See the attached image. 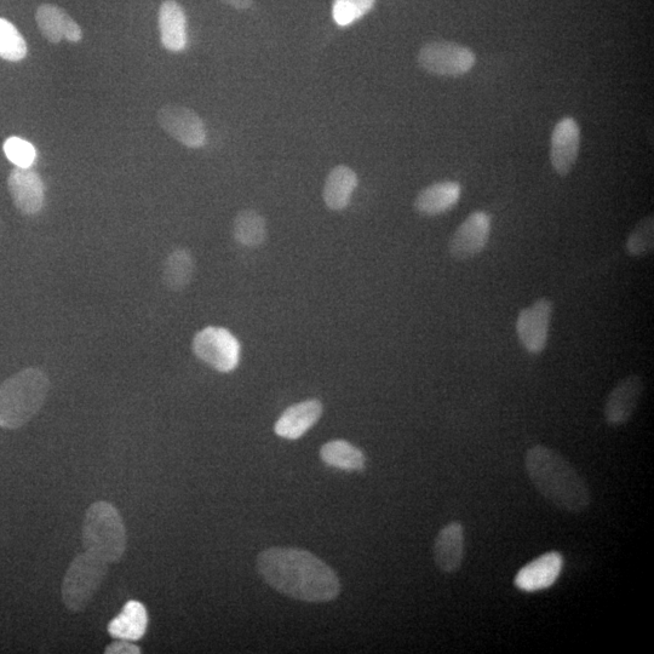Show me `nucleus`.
Here are the masks:
<instances>
[{"instance_id":"nucleus-8","label":"nucleus","mask_w":654,"mask_h":654,"mask_svg":"<svg viewBox=\"0 0 654 654\" xmlns=\"http://www.w3.org/2000/svg\"><path fill=\"white\" fill-rule=\"evenodd\" d=\"M158 123L166 134L181 145L197 149L205 146L206 129L203 119L191 108L166 105L159 109Z\"/></svg>"},{"instance_id":"nucleus-10","label":"nucleus","mask_w":654,"mask_h":654,"mask_svg":"<svg viewBox=\"0 0 654 654\" xmlns=\"http://www.w3.org/2000/svg\"><path fill=\"white\" fill-rule=\"evenodd\" d=\"M491 226V217L486 212H473L452 235L449 252L453 260L467 261L478 256L489 243Z\"/></svg>"},{"instance_id":"nucleus-25","label":"nucleus","mask_w":654,"mask_h":654,"mask_svg":"<svg viewBox=\"0 0 654 654\" xmlns=\"http://www.w3.org/2000/svg\"><path fill=\"white\" fill-rule=\"evenodd\" d=\"M27 43L10 21L0 17V59L19 62L26 59Z\"/></svg>"},{"instance_id":"nucleus-7","label":"nucleus","mask_w":654,"mask_h":654,"mask_svg":"<svg viewBox=\"0 0 654 654\" xmlns=\"http://www.w3.org/2000/svg\"><path fill=\"white\" fill-rule=\"evenodd\" d=\"M423 71L439 77H461L475 66L473 50L451 42H432L423 47L417 56Z\"/></svg>"},{"instance_id":"nucleus-17","label":"nucleus","mask_w":654,"mask_h":654,"mask_svg":"<svg viewBox=\"0 0 654 654\" xmlns=\"http://www.w3.org/2000/svg\"><path fill=\"white\" fill-rule=\"evenodd\" d=\"M323 415V404L319 400H307L286 409L274 426L280 438L297 440L315 426Z\"/></svg>"},{"instance_id":"nucleus-13","label":"nucleus","mask_w":654,"mask_h":654,"mask_svg":"<svg viewBox=\"0 0 654 654\" xmlns=\"http://www.w3.org/2000/svg\"><path fill=\"white\" fill-rule=\"evenodd\" d=\"M581 148V129L575 119L567 117L556 124L550 146V160L556 174L565 177L577 163Z\"/></svg>"},{"instance_id":"nucleus-27","label":"nucleus","mask_w":654,"mask_h":654,"mask_svg":"<svg viewBox=\"0 0 654 654\" xmlns=\"http://www.w3.org/2000/svg\"><path fill=\"white\" fill-rule=\"evenodd\" d=\"M376 0H335L332 17L338 26L347 27L374 8Z\"/></svg>"},{"instance_id":"nucleus-29","label":"nucleus","mask_w":654,"mask_h":654,"mask_svg":"<svg viewBox=\"0 0 654 654\" xmlns=\"http://www.w3.org/2000/svg\"><path fill=\"white\" fill-rule=\"evenodd\" d=\"M141 648L133 644V641L120 640L112 642L106 647V654H140Z\"/></svg>"},{"instance_id":"nucleus-5","label":"nucleus","mask_w":654,"mask_h":654,"mask_svg":"<svg viewBox=\"0 0 654 654\" xmlns=\"http://www.w3.org/2000/svg\"><path fill=\"white\" fill-rule=\"evenodd\" d=\"M108 573V564L89 552L76 556L63 577V605L73 613L83 612L99 592Z\"/></svg>"},{"instance_id":"nucleus-6","label":"nucleus","mask_w":654,"mask_h":654,"mask_svg":"<svg viewBox=\"0 0 654 654\" xmlns=\"http://www.w3.org/2000/svg\"><path fill=\"white\" fill-rule=\"evenodd\" d=\"M193 352L212 369L228 374L239 366L242 346L225 327L209 326L195 335Z\"/></svg>"},{"instance_id":"nucleus-1","label":"nucleus","mask_w":654,"mask_h":654,"mask_svg":"<svg viewBox=\"0 0 654 654\" xmlns=\"http://www.w3.org/2000/svg\"><path fill=\"white\" fill-rule=\"evenodd\" d=\"M263 581L279 593L306 602H329L340 595L336 572L307 550L271 548L257 558Z\"/></svg>"},{"instance_id":"nucleus-28","label":"nucleus","mask_w":654,"mask_h":654,"mask_svg":"<svg viewBox=\"0 0 654 654\" xmlns=\"http://www.w3.org/2000/svg\"><path fill=\"white\" fill-rule=\"evenodd\" d=\"M3 148L5 156L16 165V168L28 169L36 162V147L21 137H9Z\"/></svg>"},{"instance_id":"nucleus-23","label":"nucleus","mask_w":654,"mask_h":654,"mask_svg":"<svg viewBox=\"0 0 654 654\" xmlns=\"http://www.w3.org/2000/svg\"><path fill=\"white\" fill-rule=\"evenodd\" d=\"M321 460L327 466L346 472H359L366 464L364 453L346 440H332L320 450Z\"/></svg>"},{"instance_id":"nucleus-4","label":"nucleus","mask_w":654,"mask_h":654,"mask_svg":"<svg viewBox=\"0 0 654 654\" xmlns=\"http://www.w3.org/2000/svg\"><path fill=\"white\" fill-rule=\"evenodd\" d=\"M83 545L107 564H117L126 552V530L122 514L108 502H96L86 510L83 521Z\"/></svg>"},{"instance_id":"nucleus-15","label":"nucleus","mask_w":654,"mask_h":654,"mask_svg":"<svg viewBox=\"0 0 654 654\" xmlns=\"http://www.w3.org/2000/svg\"><path fill=\"white\" fill-rule=\"evenodd\" d=\"M466 550V535L462 522L453 521L440 530L434 543L436 567L445 575H455L461 570Z\"/></svg>"},{"instance_id":"nucleus-20","label":"nucleus","mask_w":654,"mask_h":654,"mask_svg":"<svg viewBox=\"0 0 654 654\" xmlns=\"http://www.w3.org/2000/svg\"><path fill=\"white\" fill-rule=\"evenodd\" d=\"M357 187V172L346 165L336 166L327 176L324 186L323 198L327 208L334 211L346 209Z\"/></svg>"},{"instance_id":"nucleus-19","label":"nucleus","mask_w":654,"mask_h":654,"mask_svg":"<svg viewBox=\"0 0 654 654\" xmlns=\"http://www.w3.org/2000/svg\"><path fill=\"white\" fill-rule=\"evenodd\" d=\"M461 194L460 183L452 181L434 183L417 195L415 208L424 216L445 214L458 203Z\"/></svg>"},{"instance_id":"nucleus-9","label":"nucleus","mask_w":654,"mask_h":654,"mask_svg":"<svg viewBox=\"0 0 654 654\" xmlns=\"http://www.w3.org/2000/svg\"><path fill=\"white\" fill-rule=\"evenodd\" d=\"M554 306L548 298H539L531 307L522 309L516 320V334L521 346L530 354H541L547 347Z\"/></svg>"},{"instance_id":"nucleus-22","label":"nucleus","mask_w":654,"mask_h":654,"mask_svg":"<svg viewBox=\"0 0 654 654\" xmlns=\"http://www.w3.org/2000/svg\"><path fill=\"white\" fill-rule=\"evenodd\" d=\"M195 273V261L192 252L176 249L165 258L163 265V284L174 292L186 290L191 285Z\"/></svg>"},{"instance_id":"nucleus-18","label":"nucleus","mask_w":654,"mask_h":654,"mask_svg":"<svg viewBox=\"0 0 654 654\" xmlns=\"http://www.w3.org/2000/svg\"><path fill=\"white\" fill-rule=\"evenodd\" d=\"M159 31L163 47L171 53H180L188 43L187 16L176 0H165L159 9Z\"/></svg>"},{"instance_id":"nucleus-14","label":"nucleus","mask_w":654,"mask_h":654,"mask_svg":"<svg viewBox=\"0 0 654 654\" xmlns=\"http://www.w3.org/2000/svg\"><path fill=\"white\" fill-rule=\"evenodd\" d=\"M564 569V556L559 552L545 553L518 572L515 587L525 593H537L553 587Z\"/></svg>"},{"instance_id":"nucleus-26","label":"nucleus","mask_w":654,"mask_h":654,"mask_svg":"<svg viewBox=\"0 0 654 654\" xmlns=\"http://www.w3.org/2000/svg\"><path fill=\"white\" fill-rule=\"evenodd\" d=\"M654 248V218L646 216L636 225L627 240L628 254L634 257L650 255Z\"/></svg>"},{"instance_id":"nucleus-12","label":"nucleus","mask_w":654,"mask_h":654,"mask_svg":"<svg viewBox=\"0 0 654 654\" xmlns=\"http://www.w3.org/2000/svg\"><path fill=\"white\" fill-rule=\"evenodd\" d=\"M8 188L16 209L22 215L34 216L44 208L45 185L37 171L14 169L9 175Z\"/></svg>"},{"instance_id":"nucleus-16","label":"nucleus","mask_w":654,"mask_h":654,"mask_svg":"<svg viewBox=\"0 0 654 654\" xmlns=\"http://www.w3.org/2000/svg\"><path fill=\"white\" fill-rule=\"evenodd\" d=\"M36 21L40 33L51 44H59L62 39L70 43H79L83 39L82 28L57 5H40L37 9Z\"/></svg>"},{"instance_id":"nucleus-21","label":"nucleus","mask_w":654,"mask_h":654,"mask_svg":"<svg viewBox=\"0 0 654 654\" xmlns=\"http://www.w3.org/2000/svg\"><path fill=\"white\" fill-rule=\"evenodd\" d=\"M148 627V613L139 601H129L122 612L108 624V633L114 639L137 641L143 638Z\"/></svg>"},{"instance_id":"nucleus-11","label":"nucleus","mask_w":654,"mask_h":654,"mask_svg":"<svg viewBox=\"0 0 654 654\" xmlns=\"http://www.w3.org/2000/svg\"><path fill=\"white\" fill-rule=\"evenodd\" d=\"M645 383L639 375H630L613 388L606 400L604 416L608 426L621 427L633 418L644 394Z\"/></svg>"},{"instance_id":"nucleus-3","label":"nucleus","mask_w":654,"mask_h":654,"mask_svg":"<svg viewBox=\"0 0 654 654\" xmlns=\"http://www.w3.org/2000/svg\"><path fill=\"white\" fill-rule=\"evenodd\" d=\"M50 387L48 375L38 367H27L0 384V428L26 426L42 410Z\"/></svg>"},{"instance_id":"nucleus-30","label":"nucleus","mask_w":654,"mask_h":654,"mask_svg":"<svg viewBox=\"0 0 654 654\" xmlns=\"http://www.w3.org/2000/svg\"><path fill=\"white\" fill-rule=\"evenodd\" d=\"M222 2L235 10H248L254 4V0H222Z\"/></svg>"},{"instance_id":"nucleus-2","label":"nucleus","mask_w":654,"mask_h":654,"mask_svg":"<svg viewBox=\"0 0 654 654\" xmlns=\"http://www.w3.org/2000/svg\"><path fill=\"white\" fill-rule=\"evenodd\" d=\"M525 468L536 490L562 512L582 514L592 504L588 484L560 452L532 446L525 455Z\"/></svg>"},{"instance_id":"nucleus-24","label":"nucleus","mask_w":654,"mask_h":654,"mask_svg":"<svg viewBox=\"0 0 654 654\" xmlns=\"http://www.w3.org/2000/svg\"><path fill=\"white\" fill-rule=\"evenodd\" d=\"M233 237L246 248H258L267 238L265 217L255 210L240 211L233 222Z\"/></svg>"}]
</instances>
